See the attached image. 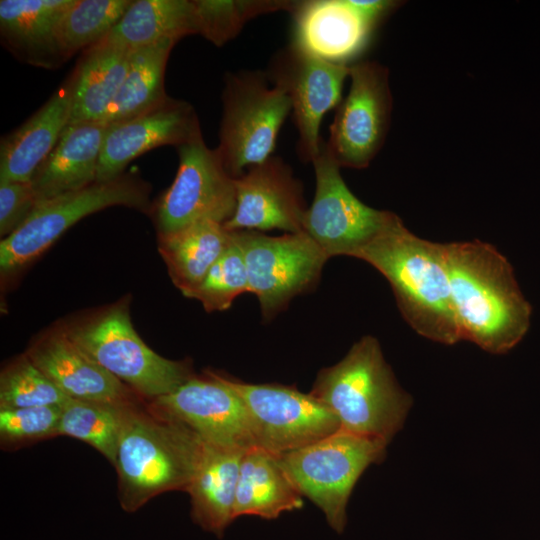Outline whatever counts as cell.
I'll list each match as a JSON object with an SVG mask.
<instances>
[{
  "label": "cell",
  "instance_id": "6da1fadb",
  "mask_svg": "<svg viewBox=\"0 0 540 540\" xmlns=\"http://www.w3.org/2000/svg\"><path fill=\"white\" fill-rule=\"evenodd\" d=\"M451 298L461 340L503 354L530 326L531 306L507 258L480 240L445 244Z\"/></svg>",
  "mask_w": 540,
  "mask_h": 540
},
{
  "label": "cell",
  "instance_id": "7a4b0ae2",
  "mask_svg": "<svg viewBox=\"0 0 540 540\" xmlns=\"http://www.w3.org/2000/svg\"><path fill=\"white\" fill-rule=\"evenodd\" d=\"M356 258L369 263L388 280L399 311L416 333L446 345L461 341L445 244L414 235L394 214Z\"/></svg>",
  "mask_w": 540,
  "mask_h": 540
},
{
  "label": "cell",
  "instance_id": "3957f363",
  "mask_svg": "<svg viewBox=\"0 0 540 540\" xmlns=\"http://www.w3.org/2000/svg\"><path fill=\"white\" fill-rule=\"evenodd\" d=\"M309 393L335 415L340 430L388 443L412 404L371 335L355 342L338 363L321 369Z\"/></svg>",
  "mask_w": 540,
  "mask_h": 540
},
{
  "label": "cell",
  "instance_id": "277c9868",
  "mask_svg": "<svg viewBox=\"0 0 540 540\" xmlns=\"http://www.w3.org/2000/svg\"><path fill=\"white\" fill-rule=\"evenodd\" d=\"M204 449L205 442L185 425L134 405L114 463L121 507L135 512L163 492L186 491Z\"/></svg>",
  "mask_w": 540,
  "mask_h": 540
},
{
  "label": "cell",
  "instance_id": "5b68a950",
  "mask_svg": "<svg viewBox=\"0 0 540 540\" xmlns=\"http://www.w3.org/2000/svg\"><path fill=\"white\" fill-rule=\"evenodd\" d=\"M62 330L103 369L150 400L174 391L193 376L187 360L164 358L144 343L133 327L126 302Z\"/></svg>",
  "mask_w": 540,
  "mask_h": 540
},
{
  "label": "cell",
  "instance_id": "8992f818",
  "mask_svg": "<svg viewBox=\"0 0 540 540\" xmlns=\"http://www.w3.org/2000/svg\"><path fill=\"white\" fill-rule=\"evenodd\" d=\"M387 445L382 439L339 429L277 459L296 491L310 499L341 534L356 482L369 465L382 461Z\"/></svg>",
  "mask_w": 540,
  "mask_h": 540
},
{
  "label": "cell",
  "instance_id": "52a82bcc",
  "mask_svg": "<svg viewBox=\"0 0 540 540\" xmlns=\"http://www.w3.org/2000/svg\"><path fill=\"white\" fill-rule=\"evenodd\" d=\"M222 108L216 150L228 173L238 178L272 156L291 102L267 73L242 70L225 76Z\"/></svg>",
  "mask_w": 540,
  "mask_h": 540
},
{
  "label": "cell",
  "instance_id": "ba28073f",
  "mask_svg": "<svg viewBox=\"0 0 540 540\" xmlns=\"http://www.w3.org/2000/svg\"><path fill=\"white\" fill-rule=\"evenodd\" d=\"M150 191L149 184L138 175L123 173L113 180L94 182L39 202L27 221L1 240V273L11 274L26 266L87 215L111 206L148 212Z\"/></svg>",
  "mask_w": 540,
  "mask_h": 540
},
{
  "label": "cell",
  "instance_id": "9c48e42d",
  "mask_svg": "<svg viewBox=\"0 0 540 540\" xmlns=\"http://www.w3.org/2000/svg\"><path fill=\"white\" fill-rule=\"evenodd\" d=\"M233 232L243 253L250 293L258 298L267 320L314 287L329 259L305 232L281 236L254 230Z\"/></svg>",
  "mask_w": 540,
  "mask_h": 540
},
{
  "label": "cell",
  "instance_id": "30bf717a",
  "mask_svg": "<svg viewBox=\"0 0 540 540\" xmlns=\"http://www.w3.org/2000/svg\"><path fill=\"white\" fill-rule=\"evenodd\" d=\"M177 152L175 179L153 210L158 237L205 220L224 224L236 208L235 178L202 133L178 146Z\"/></svg>",
  "mask_w": 540,
  "mask_h": 540
},
{
  "label": "cell",
  "instance_id": "8fae6325",
  "mask_svg": "<svg viewBox=\"0 0 540 540\" xmlns=\"http://www.w3.org/2000/svg\"><path fill=\"white\" fill-rule=\"evenodd\" d=\"M311 163L315 194L304 216L303 232L328 258H356L395 213L369 207L351 192L341 176V167L329 155L324 141Z\"/></svg>",
  "mask_w": 540,
  "mask_h": 540
},
{
  "label": "cell",
  "instance_id": "7c38bea8",
  "mask_svg": "<svg viewBox=\"0 0 540 540\" xmlns=\"http://www.w3.org/2000/svg\"><path fill=\"white\" fill-rule=\"evenodd\" d=\"M243 401L256 446L279 456L340 429L335 415L310 393L276 383L251 384L218 373Z\"/></svg>",
  "mask_w": 540,
  "mask_h": 540
},
{
  "label": "cell",
  "instance_id": "4fadbf2b",
  "mask_svg": "<svg viewBox=\"0 0 540 540\" xmlns=\"http://www.w3.org/2000/svg\"><path fill=\"white\" fill-rule=\"evenodd\" d=\"M351 85L336 107L326 149L340 166L366 168L385 141L392 111L388 69L375 61L349 66Z\"/></svg>",
  "mask_w": 540,
  "mask_h": 540
},
{
  "label": "cell",
  "instance_id": "5bb4252c",
  "mask_svg": "<svg viewBox=\"0 0 540 540\" xmlns=\"http://www.w3.org/2000/svg\"><path fill=\"white\" fill-rule=\"evenodd\" d=\"M148 410L185 425L207 444L243 449L256 445L243 401L214 371L193 375L174 391L150 400Z\"/></svg>",
  "mask_w": 540,
  "mask_h": 540
},
{
  "label": "cell",
  "instance_id": "9a60e30c",
  "mask_svg": "<svg viewBox=\"0 0 540 540\" xmlns=\"http://www.w3.org/2000/svg\"><path fill=\"white\" fill-rule=\"evenodd\" d=\"M267 76L288 95L298 131L299 157L312 162L323 143L322 119L339 105L349 66L325 61L291 43L276 53Z\"/></svg>",
  "mask_w": 540,
  "mask_h": 540
},
{
  "label": "cell",
  "instance_id": "2e32d148",
  "mask_svg": "<svg viewBox=\"0 0 540 540\" xmlns=\"http://www.w3.org/2000/svg\"><path fill=\"white\" fill-rule=\"evenodd\" d=\"M235 187L236 208L224 223L227 230L303 232V186L282 158L271 156L250 167L235 178Z\"/></svg>",
  "mask_w": 540,
  "mask_h": 540
},
{
  "label": "cell",
  "instance_id": "e0dca14e",
  "mask_svg": "<svg viewBox=\"0 0 540 540\" xmlns=\"http://www.w3.org/2000/svg\"><path fill=\"white\" fill-rule=\"evenodd\" d=\"M201 133L198 116L187 101L167 97L149 110L108 124L98 162L96 182L113 180L145 152L163 146H181Z\"/></svg>",
  "mask_w": 540,
  "mask_h": 540
},
{
  "label": "cell",
  "instance_id": "ac0fdd59",
  "mask_svg": "<svg viewBox=\"0 0 540 540\" xmlns=\"http://www.w3.org/2000/svg\"><path fill=\"white\" fill-rule=\"evenodd\" d=\"M292 44L325 61L350 66L378 23L356 0L297 1Z\"/></svg>",
  "mask_w": 540,
  "mask_h": 540
},
{
  "label": "cell",
  "instance_id": "d6986e66",
  "mask_svg": "<svg viewBox=\"0 0 540 540\" xmlns=\"http://www.w3.org/2000/svg\"><path fill=\"white\" fill-rule=\"evenodd\" d=\"M26 354L70 399L133 401L132 390L93 361L62 328L38 338Z\"/></svg>",
  "mask_w": 540,
  "mask_h": 540
},
{
  "label": "cell",
  "instance_id": "ffe728a7",
  "mask_svg": "<svg viewBox=\"0 0 540 540\" xmlns=\"http://www.w3.org/2000/svg\"><path fill=\"white\" fill-rule=\"evenodd\" d=\"M73 77L69 78L30 118L1 139L0 182L30 181L69 124Z\"/></svg>",
  "mask_w": 540,
  "mask_h": 540
},
{
  "label": "cell",
  "instance_id": "44dd1931",
  "mask_svg": "<svg viewBox=\"0 0 540 540\" xmlns=\"http://www.w3.org/2000/svg\"><path fill=\"white\" fill-rule=\"evenodd\" d=\"M72 0H1L3 46L19 61L54 69L65 58L58 40L60 19Z\"/></svg>",
  "mask_w": 540,
  "mask_h": 540
},
{
  "label": "cell",
  "instance_id": "7402d4cb",
  "mask_svg": "<svg viewBox=\"0 0 540 540\" xmlns=\"http://www.w3.org/2000/svg\"><path fill=\"white\" fill-rule=\"evenodd\" d=\"M106 128L94 121L65 127L30 180L38 203L96 182Z\"/></svg>",
  "mask_w": 540,
  "mask_h": 540
},
{
  "label": "cell",
  "instance_id": "603a6c76",
  "mask_svg": "<svg viewBox=\"0 0 540 540\" xmlns=\"http://www.w3.org/2000/svg\"><path fill=\"white\" fill-rule=\"evenodd\" d=\"M246 450L205 443L200 464L186 489L194 522L218 537L235 519L240 464Z\"/></svg>",
  "mask_w": 540,
  "mask_h": 540
},
{
  "label": "cell",
  "instance_id": "cb8c5ba5",
  "mask_svg": "<svg viewBox=\"0 0 540 540\" xmlns=\"http://www.w3.org/2000/svg\"><path fill=\"white\" fill-rule=\"evenodd\" d=\"M132 50L102 39L87 48L72 72L69 124L102 122L126 77Z\"/></svg>",
  "mask_w": 540,
  "mask_h": 540
},
{
  "label": "cell",
  "instance_id": "d4e9b609",
  "mask_svg": "<svg viewBox=\"0 0 540 540\" xmlns=\"http://www.w3.org/2000/svg\"><path fill=\"white\" fill-rule=\"evenodd\" d=\"M302 506V496L291 484L277 456L256 445L248 448L240 464L235 519L254 515L272 520Z\"/></svg>",
  "mask_w": 540,
  "mask_h": 540
},
{
  "label": "cell",
  "instance_id": "484cf974",
  "mask_svg": "<svg viewBox=\"0 0 540 540\" xmlns=\"http://www.w3.org/2000/svg\"><path fill=\"white\" fill-rule=\"evenodd\" d=\"M233 232L224 224L205 220L159 236V252L174 285L188 297L230 245Z\"/></svg>",
  "mask_w": 540,
  "mask_h": 540
},
{
  "label": "cell",
  "instance_id": "4316f807",
  "mask_svg": "<svg viewBox=\"0 0 540 540\" xmlns=\"http://www.w3.org/2000/svg\"><path fill=\"white\" fill-rule=\"evenodd\" d=\"M192 34H197L193 0H133L103 39L134 50Z\"/></svg>",
  "mask_w": 540,
  "mask_h": 540
},
{
  "label": "cell",
  "instance_id": "83f0119b",
  "mask_svg": "<svg viewBox=\"0 0 540 540\" xmlns=\"http://www.w3.org/2000/svg\"><path fill=\"white\" fill-rule=\"evenodd\" d=\"M163 39L132 50L123 84L109 107L103 123L112 124L135 117L164 101L165 70L170 52L177 43Z\"/></svg>",
  "mask_w": 540,
  "mask_h": 540
},
{
  "label": "cell",
  "instance_id": "f1b7e54d",
  "mask_svg": "<svg viewBox=\"0 0 540 540\" xmlns=\"http://www.w3.org/2000/svg\"><path fill=\"white\" fill-rule=\"evenodd\" d=\"M133 401L68 399L62 406L57 436L66 435L94 447L114 465L120 437Z\"/></svg>",
  "mask_w": 540,
  "mask_h": 540
},
{
  "label": "cell",
  "instance_id": "f546056e",
  "mask_svg": "<svg viewBox=\"0 0 540 540\" xmlns=\"http://www.w3.org/2000/svg\"><path fill=\"white\" fill-rule=\"evenodd\" d=\"M133 0H72L58 26L61 52L68 60L105 38Z\"/></svg>",
  "mask_w": 540,
  "mask_h": 540
},
{
  "label": "cell",
  "instance_id": "4dcf8cb0",
  "mask_svg": "<svg viewBox=\"0 0 540 540\" xmlns=\"http://www.w3.org/2000/svg\"><path fill=\"white\" fill-rule=\"evenodd\" d=\"M197 34L216 46L238 35L251 19L266 13L291 12L297 1L193 0Z\"/></svg>",
  "mask_w": 540,
  "mask_h": 540
},
{
  "label": "cell",
  "instance_id": "1f68e13d",
  "mask_svg": "<svg viewBox=\"0 0 540 540\" xmlns=\"http://www.w3.org/2000/svg\"><path fill=\"white\" fill-rule=\"evenodd\" d=\"M69 398L25 353L0 374V409L61 407Z\"/></svg>",
  "mask_w": 540,
  "mask_h": 540
},
{
  "label": "cell",
  "instance_id": "d6a6232c",
  "mask_svg": "<svg viewBox=\"0 0 540 540\" xmlns=\"http://www.w3.org/2000/svg\"><path fill=\"white\" fill-rule=\"evenodd\" d=\"M243 293H250L248 274L242 250L233 232L230 245L188 298L200 301L206 311L213 312L229 309Z\"/></svg>",
  "mask_w": 540,
  "mask_h": 540
},
{
  "label": "cell",
  "instance_id": "836d02e7",
  "mask_svg": "<svg viewBox=\"0 0 540 540\" xmlns=\"http://www.w3.org/2000/svg\"><path fill=\"white\" fill-rule=\"evenodd\" d=\"M61 407L0 409V438L4 445H20L57 436Z\"/></svg>",
  "mask_w": 540,
  "mask_h": 540
},
{
  "label": "cell",
  "instance_id": "e575fe53",
  "mask_svg": "<svg viewBox=\"0 0 540 540\" xmlns=\"http://www.w3.org/2000/svg\"><path fill=\"white\" fill-rule=\"evenodd\" d=\"M38 202L30 181L0 182V235L15 232L31 216Z\"/></svg>",
  "mask_w": 540,
  "mask_h": 540
}]
</instances>
